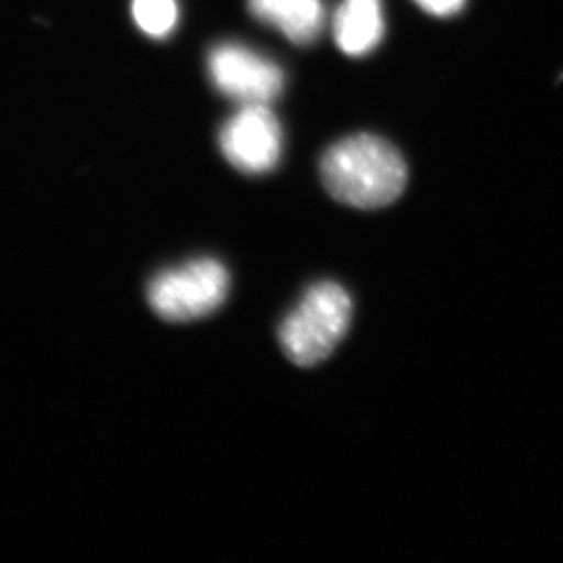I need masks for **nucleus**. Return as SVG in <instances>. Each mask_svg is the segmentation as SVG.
<instances>
[{
	"mask_svg": "<svg viewBox=\"0 0 563 563\" xmlns=\"http://www.w3.org/2000/svg\"><path fill=\"white\" fill-rule=\"evenodd\" d=\"M421 10L437 16H451L462 10L465 0H415Z\"/></svg>",
	"mask_w": 563,
	"mask_h": 563,
	"instance_id": "9",
	"label": "nucleus"
},
{
	"mask_svg": "<svg viewBox=\"0 0 563 563\" xmlns=\"http://www.w3.org/2000/svg\"><path fill=\"white\" fill-rule=\"evenodd\" d=\"M133 19L146 35L168 37L179 21L177 0H133Z\"/></svg>",
	"mask_w": 563,
	"mask_h": 563,
	"instance_id": "8",
	"label": "nucleus"
},
{
	"mask_svg": "<svg viewBox=\"0 0 563 563\" xmlns=\"http://www.w3.org/2000/svg\"><path fill=\"white\" fill-rule=\"evenodd\" d=\"M385 33L382 0H343L334 16V38L341 52L362 57L377 48Z\"/></svg>",
	"mask_w": 563,
	"mask_h": 563,
	"instance_id": "7",
	"label": "nucleus"
},
{
	"mask_svg": "<svg viewBox=\"0 0 563 563\" xmlns=\"http://www.w3.org/2000/svg\"><path fill=\"white\" fill-rule=\"evenodd\" d=\"M352 321V299L334 282L316 283L296 309L283 319L277 340L296 367H316L345 340Z\"/></svg>",
	"mask_w": 563,
	"mask_h": 563,
	"instance_id": "2",
	"label": "nucleus"
},
{
	"mask_svg": "<svg viewBox=\"0 0 563 563\" xmlns=\"http://www.w3.org/2000/svg\"><path fill=\"white\" fill-rule=\"evenodd\" d=\"M219 148L235 170L261 176L282 159V124L268 104H243L221 128Z\"/></svg>",
	"mask_w": 563,
	"mask_h": 563,
	"instance_id": "5",
	"label": "nucleus"
},
{
	"mask_svg": "<svg viewBox=\"0 0 563 563\" xmlns=\"http://www.w3.org/2000/svg\"><path fill=\"white\" fill-rule=\"evenodd\" d=\"M230 274L221 261L199 257L168 268L148 283L146 299L157 318L190 323L208 318L229 298Z\"/></svg>",
	"mask_w": 563,
	"mask_h": 563,
	"instance_id": "3",
	"label": "nucleus"
},
{
	"mask_svg": "<svg viewBox=\"0 0 563 563\" xmlns=\"http://www.w3.org/2000/svg\"><path fill=\"white\" fill-rule=\"evenodd\" d=\"M319 174L335 201L357 210L393 205L409 179L404 155L373 133H356L332 144L324 152Z\"/></svg>",
	"mask_w": 563,
	"mask_h": 563,
	"instance_id": "1",
	"label": "nucleus"
},
{
	"mask_svg": "<svg viewBox=\"0 0 563 563\" xmlns=\"http://www.w3.org/2000/svg\"><path fill=\"white\" fill-rule=\"evenodd\" d=\"M249 10L257 21L277 27L299 46L312 44L323 30L321 0H249Z\"/></svg>",
	"mask_w": 563,
	"mask_h": 563,
	"instance_id": "6",
	"label": "nucleus"
},
{
	"mask_svg": "<svg viewBox=\"0 0 563 563\" xmlns=\"http://www.w3.org/2000/svg\"><path fill=\"white\" fill-rule=\"evenodd\" d=\"M208 75L223 96L241 104H271L283 91L279 64L243 44H219L208 55Z\"/></svg>",
	"mask_w": 563,
	"mask_h": 563,
	"instance_id": "4",
	"label": "nucleus"
}]
</instances>
